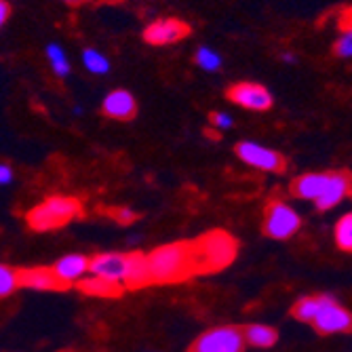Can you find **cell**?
Here are the masks:
<instances>
[{
    "label": "cell",
    "instance_id": "cell-23",
    "mask_svg": "<svg viewBox=\"0 0 352 352\" xmlns=\"http://www.w3.org/2000/svg\"><path fill=\"white\" fill-rule=\"evenodd\" d=\"M17 289H19L17 270L7 264H0V298H9Z\"/></svg>",
    "mask_w": 352,
    "mask_h": 352
},
{
    "label": "cell",
    "instance_id": "cell-8",
    "mask_svg": "<svg viewBox=\"0 0 352 352\" xmlns=\"http://www.w3.org/2000/svg\"><path fill=\"white\" fill-rule=\"evenodd\" d=\"M126 266H129V255L126 253H98L89 258V274L120 285L124 289Z\"/></svg>",
    "mask_w": 352,
    "mask_h": 352
},
{
    "label": "cell",
    "instance_id": "cell-13",
    "mask_svg": "<svg viewBox=\"0 0 352 352\" xmlns=\"http://www.w3.org/2000/svg\"><path fill=\"white\" fill-rule=\"evenodd\" d=\"M102 112L112 120H131L138 114V102L129 91L114 89L104 98Z\"/></svg>",
    "mask_w": 352,
    "mask_h": 352
},
{
    "label": "cell",
    "instance_id": "cell-3",
    "mask_svg": "<svg viewBox=\"0 0 352 352\" xmlns=\"http://www.w3.org/2000/svg\"><path fill=\"white\" fill-rule=\"evenodd\" d=\"M82 217V205L74 197H49L25 213V223L34 232H49Z\"/></svg>",
    "mask_w": 352,
    "mask_h": 352
},
{
    "label": "cell",
    "instance_id": "cell-4",
    "mask_svg": "<svg viewBox=\"0 0 352 352\" xmlns=\"http://www.w3.org/2000/svg\"><path fill=\"white\" fill-rule=\"evenodd\" d=\"M302 228L300 213L285 201H270L264 213V234L274 241H287Z\"/></svg>",
    "mask_w": 352,
    "mask_h": 352
},
{
    "label": "cell",
    "instance_id": "cell-27",
    "mask_svg": "<svg viewBox=\"0 0 352 352\" xmlns=\"http://www.w3.org/2000/svg\"><path fill=\"white\" fill-rule=\"evenodd\" d=\"M211 122L217 126L219 131H226L232 126V116L230 114H223V112H213L211 114Z\"/></svg>",
    "mask_w": 352,
    "mask_h": 352
},
{
    "label": "cell",
    "instance_id": "cell-28",
    "mask_svg": "<svg viewBox=\"0 0 352 352\" xmlns=\"http://www.w3.org/2000/svg\"><path fill=\"white\" fill-rule=\"evenodd\" d=\"M13 182V167L0 161V186H9Z\"/></svg>",
    "mask_w": 352,
    "mask_h": 352
},
{
    "label": "cell",
    "instance_id": "cell-19",
    "mask_svg": "<svg viewBox=\"0 0 352 352\" xmlns=\"http://www.w3.org/2000/svg\"><path fill=\"white\" fill-rule=\"evenodd\" d=\"M243 340H245V346L249 344L255 348H272L278 340V333H276V329H272L268 325L253 323L243 329Z\"/></svg>",
    "mask_w": 352,
    "mask_h": 352
},
{
    "label": "cell",
    "instance_id": "cell-15",
    "mask_svg": "<svg viewBox=\"0 0 352 352\" xmlns=\"http://www.w3.org/2000/svg\"><path fill=\"white\" fill-rule=\"evenodd\" d=\"M327 184V173H304L292 182V195L302 201H316L323 195Z\"/></svg>",
    "mask_w": 352,
    "mask_h": 352
},
{
    "label": "cell",
    "instance_id": "cell-21",
    "mask_svg": "<svg viewBox=\"0 0 352 352\" xmlns=\"http://www.w3.org/2000/svg\"><path fill=\"white\" fill-rule=\"evenodd\" d=\"M82 63L91 74H108L110 72V61L95 49H85Z\"/></svg>",
    "mask_w": 352,
    "mask_h": 352
},
{
    "label": "cell",
    "instance_id": "cell-10",
    "mask_svg": "<svg viewBox=\"0 0 352 352\" xmlns=\"http://www.w3.org/2000/svg\"><path fill=\"white\" fill-rule=\"evenodd\" d=\"M314 329L321 336H333V333H350L352 331V312L340 306L336 300L323 306V310L314 316L312 321Z\"/></svg>",
    "mask_w": 352,
    "mask_h": 352
},
{
    "label": "cell",
    "instance_id": "cell-29",
    "mask_svg": "<svg viewBox=\"0 0 352 352\" xmlns=\"http://www.w3.org/2000/svg\"><path fill=\"white\" fill-rule=\"evenodd\" d=\"M9 15H11V7H9V3H5V0H0V28H3V23L9 19Z\"/></svg>",
    "mask_w": 352,
    "mask_h": 352
},
{
    "label": "cell",
    "instance_id": "cell-9",
    "mask_svg": "<svg viewBox=\"0 0 352 352\" xmlns=\"http://www.w3.org/2000/svg\"><path fill=\"white\" fill-rule=\"evenodd\" d=\"M190 34V25L182 19L175 17H165V19H156L144 30V41L154 47H163V45H173L179 43Z\"/></svg>",
    "mask_w": 352,
    "mask_h": 352
},
{
    "label": "cell",
    "instance_id": "cell-20",
    "mask_svg": "<svg viewBox=\"0 0 352 352\" xmlns=\"http://www.w3.org/2000/svg\"><path fill=\"white\" fill-rule=\"evenodd\" d=\"M333 236H336V245L342 249V251H348L352 253V211L342 215L336 223V230H333Z\"/></svg>",
    "mask_w": 352,
    "mask_h": 352
},
{
    "label": "cell",
    "instance_id": "cell-12",
    "mask_svg": "<svg viewBox=\"0 0 352 352\" xmlns=\"http://www.w3.org/2000/svg\"><path fill=\"white\" fill-rule=\"evenodd\" d=\"M53 274L57 276V280L66 287L76 285L80 278H85L89 274V258L82 253H70V255H63L59 258L53 266H51Z\"/></svg>",
    "mask_w": 352,
    "mask_h": 352
},
{
    "label": "cell",
    "instance_id": "cell-11",
    "mask_svg": "<svg viewBox=\"0 0 352 352\" xmlns=\"http://www.w3.org/2000/svg\"><path fill=\"white\" fill-rule=\"evenodd\" d=\"M352 192V173L348 171H333L327 173V184L323 195L314 201L318 211H329L333 207H338L346 197H350Z\"/></svg>",
    "mask_w": 352,
    "mask_h": 352
},
{
    "label": "cell",
    "instance_id": "cell-26",
    "mask_svg": "<svg viewBox=\"0 0 352 352\" xmlns=\"http://www.w3.org/2000/svg\"><path fill=\"white\" fill-rule=\"evenodd\" d=\"M336 55L338 57H344V59H350L352 57V28L346 30L344 34L338 38V43H336Z\"/></svg>",
    "mask_w": 352,
    "mask_h": 352
},
{
    "label": "cell",
    "instance_id": "cell-17",
    "mask_svg": "<svg viewBox=\"0 0 352 352\" xmlns=\"http://www.w3.org/2000/svg\"><path fill=\"white\" fill-rule=\"evenodd\" d=\"M76 287H78V292H82L87 296H95V298H118L124 292L120 285H114L110 280L98 278L93 274H87L85 278H80L76 283Z\"/></svg>",
    "mask_w": 352,
    "mask_h": 352
},
{
    "label": "cell",
    "instance_id": "cell-31",
    "mask_svg": "<svg viewBox=\"0 0 352 352\" xmlns=\"http://www.w3.org/2000/svg\"><path fill=\"white\" fill-rule=\"evenodd\" d=\"M63 3H68V5L76 7V5H82V3H87V0H63Z\"/></svg>",
    "mask_w": 352,
    "mask_h": 352
},
{
    "label": "cell",
    "instance_id": "cell-22",
    "mask_svg": "<svg viewBox=\"0 0 352 352\" xmlns=\"http://www.w3.org/2000/svg\"><path fill=\"white\" fill-rule=\"evenodd\" d=\"M47 57L51 61V68L57 76H68L70 74V63L66 59V53H63V49L59 45H49L47 47Z\"/></svg>",
    "mask_w": 352,
    "mask_h": 352
},
{
    "label": "cell",
    "instance_id": "cell-6",
    "mask_svg": "<svg viewBox=\"0 0 352 352\" xmlns=\"http://www.w3.org/2000/svg\"><path fill=\"white\" fill-rule=\"evenodd\" d=\"M234 152L245 165L266 171V173H283L287 167V161L280 152L266 148L262 144H255V142H241L236 144Z\"/></svg>",
    "mask_w": 352,
    "mask_h": 352
},
{
    "label": "cell",
    "instance_id": "cell-14",
    "mask_svg": "<svg viewBox=\"0 0 352 352\" xmlns=\"http://www.w3.org/2000/svg\"><path fill=\"white\" fill-rule=\"evenodd\" d=\"M17 278H19V287L34 289V292H63V289H66V287L57 280L53 270L47 268V266L17 270Z\"/></svg>",
    "mask_w": 352,
    "mask_h": 352
},
{
    "label": "cell",
    "instance_id": "cell-7",
    "mask_svg": "<svg viewBox=\"0 0 352 352\" xmlns=\"http://www.w3.org/2000/svg\"><path fill=\"white\" fill-rule=\"evenodd\" d=\"M226 98L232 104L245 110H253V112H266L272 108L270 91L258 82H236L226 91Z\"/></svg>",
    "mask_w": 352,
    "mask_h": 352
},
{
    "label": "cell",
    "instance_id": "cell-16",
    "mask_svg": "<svg viewBox=\"0 0 352 352\" xmlns=\"http://www.w3.org/2000/svg\"><path fill=\"white\" fill-rule=\"evenodd\" d=\"M126 255H129V266H126L124 289H144V287L152 285L146 255L140 253V251H131Z\"/></svg>",
    "mask_w": 352,
    "mask_h": 352
},
{
    "label": "cell",
    "instance_id": "cell-18",
    "mask_svg": "<svg viewBox=\"0 0 352 352\" xmlns=\"http://www.w3.org/2000/svg\"><path fill=\"white\" fill-rule=\"evenodd\" d=\"M331 300H336L333 296H327V294H321V296H306L302 300H298L292 308V314L294 318L302 323H312L314 316L323 310L325 304H329Z\"/></svg>",
    "mask_w": 352,
    "mask_h": 352
},
{
    "label": "cell",
    "instance_id": "cell-25",
    "mask_svg": "<svg viewBox=\"0 0 352 352\" xmlns=\"http://www.w3.org/2000/svg\"><path fill=\"white\" fill-rule=\"evenodd\" d=\"M108 213L116 223H120V226H129V223H133L138 219V213L129 207H114Z\"/></svg>",
    "mask_w": 352,
    "mask_h": 352
},
{
    "label": "cell",
    "instance_id": "cell-1",
    "mask_svg": "<svg viewBox=\"0 0 352 352\" xmlns=\"http://www.w3.org/2000/svg\"><path fill=\"white\" fill-rule=\"evenodd\" d=\"M152 285H175L197 276L192 241H177L156 247L146 255Z\"/></svg>",
    "mask_w": 352,
    "mask_h": 352
},
{
    "label": "cell",
    "instance_id": "cell-24",
    "mask_svg": "<svg viewBox=\"0 0 352 352\" xmlns=\"http://www.w3.org/2000/svg\"><path fill=\"white\" fill-rule=\"evenodd\" d=\"M195 61H197V66L203 68L205 72H217L221 68V57L209 47H201L195 55Z\"/></svg>",
    "mask_w": 352,
    "mask_h": 352
},
{
    "label": "cell",
    "instance_id": "cell-2",
    "mask_svg": "<svg viewBox=\"0 0 352 352\" xmlns=\"http://www.w3.org/2000/svg\"><path fill=\"white\" fill-rule=\"evenodd\" d=\"M195 247L197 274H209L230 266L239 253V243L232 234L223 230H211L201 239L192 241Z\"/></svg>",
    "mask_w": 352,
    "mask_h": 352
},
{
    "label": "cell",
    "instance_id": "cell-30",
    "mask_svg": "<svg viewBox=\"0 0 352 352\" xmlns=\"http://www.w3.org/2000/svg\"><path fill=\"white\" fill-rule=\"evenodd\" d=\"M283 61H287V63H296L298 57H296L294 53H283Z\"/></svg>",
    "mask_w": 352,
    "mask_h": 352
},
{
    "label": "cell",
    "instance_id": "cell-5",
    "mask_svg": "<svg viewBox=\"0 0 352 352\" xmlns=\"http://www.w3.org/2000/svg\"><path fill=\"white\" fill-rule=\"evenodd\" d=\"M188 352H245L243 329L234 325L207 329L192 342Z\"/></svg>",
    "mask_w": 352,
    "mask_h": 352
}]
</instances>
